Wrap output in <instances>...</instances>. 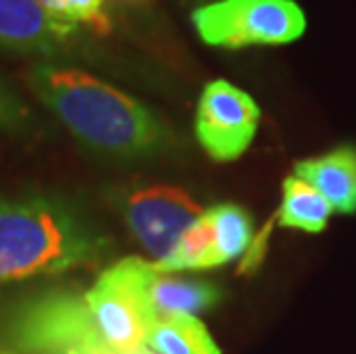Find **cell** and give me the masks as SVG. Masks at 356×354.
Wrapping results in <instances>:
<instances>
[{
  "mask_svg": "<svg viewBox=\"0 0 356 354\" xmlns=\"http://www.w3.org/2000/svg\"><path fill=\"white\" fill-rule=\"evenodd\" d=\"M26 86L97 159L159 161L179 147L177 134L163 115L86 70L42 60L30 65Z\"/></svg>",
  "mask_w": 356,
  "mask_h": 354,
  "instance_id": "cell-1",
  "label": "cell"
},
{
  "mask_svg": "<svg viewBox=\"0 0 356 354\" xmlns=\"http://www.w3.org/2000/svg\"><path fill=\"white\" fill-rule=\"evenodd\" d=\"M111 237L76 198L44 186L0 193V285L95 265Z\"/></svg>",
  "mask_w": 356,
  "mask_h": 354,
  "instance_id": "cell-2",
  "label": "cell"
},
{
  "mask_svg": "<svg viewBox=\"0 0 356 354\" xmlns=\"http://www.w3.org/2000/svg\"><path fill=\"white\" fill-rule=\"evenodd\" d=\"M0 354H115L104 341L86 290L44 288L0 311Z\"/></svg>",
  "mask_w": 356,
  "mask_h": 354,
  "instance_id": "cell-3",
  "label": "cell"
},
{
  "mask_svg": "<svg viewBox=\"0 0 356 354\" xmlns=\"http://www.w3.org/2000/svg\"><path fill=\"white\" fill-rule=\"evenodd\" d=\"M154 265L143 258H122L97 276L86 290L104 341L115 354H131L145 348L156 313L149 299Z\"/></svg>",
  "mask_w": 356,
  "mask_h": 354,
  "instance_id": "cell-4",
  "label": "cell"
},
{
  "mask_svg": "<svg viewBox=\"0 0 356 354\" xmlns=\"http://www.w3.org/2000/svg\"><path fill=\"white\" fill-rule=\"evenodd\" d=\"M191 24L216 49L283 47L306 33V14L294 0H214L195 7Z\"/></svg>",
  "mask_w": 356,
  "mask_h": 354,
  "instance_id": "cell-5",
  "label": "cell"
},
{
  "mask_svg": "<svg viewBox=\"0 0 356 354\" xmlns=\"http://www.w3.org/2000/svg\"><path fill=\"white\" fill-rule=\"evenodd\" d=\"M106 198L129 232L152 255V262L168 258L181 235L207 212V207L181 186L163 182L118 184L111 186Z\"/></svg>",
  "mask_w": 356,
  "mask_h": 354,
  "instance_id": "cell-6",
  "label": "cell"
},
{
  "mask_svg": "<svg viewBox=\"0 0 356 354\" xmlns=\"http://www.w3.org/2000/svg\"><path fill=\"white\" fill-rule=\"evenodd\" d=\"M260 124V106L248 92L228 81L202 88L195 108V138L214 161L239 159L251 147Z\"/></svg>",
  "mask_w": 356,
  "mask_h": 354,
  "instance_id": "cell-7",
  "label": "cell"
},
{
  "mask_svg": "<svg viewBox=\"0 0 356 354\" xmlns=\"http://www.w3.org/2000/svg\"><path fill=\"white\" fill-rule=\"evenodd\" d=\"M76 28L37 0H0V51L7 54L58 56L70 47Z\"/></svg>",
  "mask_w": 356,
  "mask_h": 354,
  "instance_id": "cell-8",
  "label": "cell"
},
{
  "mask_svg": "<svg viewBox=\"0 0 356 354\" xmlns=\"http://www.w3.org/2000/svg\"><path fill=\"white\" fill-rule=\"evenodd\" d=\"M294 175L313 184L331 202L333 212L356 214V147L343 145L313 159L297 161Z\"/></svg>",
  "mask_w": 356,
  "mask_h": 354,
  "instance_id": "cell-9",
  "label": "cell"
},
{
  "mask_svg": "<svg viewBox=\"0 0 356 354\" xmlns=\"http://www.w3.org/2000/svg\"><path fill=\"white\" fill-rule=\"evenodd\" d=\"M149 299H152L156 318L198 315L221 301V290L211 283L177 274H159L154 269V278L149 283Z\"/></svg>",
  "mask_w": 356,
  "mask_h": 354,
  "instance_id": "cell-10",
  "label": "cell"
},
{
  "mask_svg": "<svg viewBox=\"0 0 356 354\" xmlns=\"http://www.w3.org/2000/svg\"><path fill=\"white\" fill-rule=\"evenodd\" d=\"M145 345L156 354H221L209 329L195 315L156 318Z\"/></svg>",
  "mask_w": 356,
  "mask_h": 354,
  "instance_id": "cell-11",
  "label": "cell"
},
{
  "mask_svg": "<svg viewBox=\"0 0 356 354\" xmlns=\"http://www.w3.org/2000/svg\"><path fill=\"white\" fill-rule=\"evenodd\" d=\"M331 214H333L331 202L313 184L301 179L299 175L285 177L283 200H280V212H278V221L283 228L322 232L327 228Z\"/></svg>",
  "mask_w": 356,
  "mask_h": 354,
  "instance_id": "cell-12",
  "label": "cell"
},
{
  "mask_svg": "<svg viewBox=\"0 0 356 354\" xmlns=\"http://www.w3.org/2000/svg\"><path fill=\"white\" fill-rule=\"evenodd\" d=\"M211 230V267L239 258L251 246L253 223L244 207L221 202L204 212Z\"/></svg>",
  "mask_w": 356,
  "mask_h": 354,
  "instance_id": "cell-13",
  "label": "cell"
},
{
  "mask_svg": "<svg viewBox=\"0 0 356 354\" xmlns=\"http://www.w3.org/2000/svg\"><path fill=\"white\" fill-rule=\"evenodd\" d=\"M159 274H179L193 272V269H209L211 267V230L207 218L193 223L188 228L172 253L163 262H152Z\"/></svg>",
  "mask_w": 356,
  "mask_h": 354,
  "instance_id": "cell-14",
  "label": "cell"
},
{
  "mask_svg": "<svg viewBox=\"0 0 356 354\" xmlns=\"http://www.w3.org/2000/svg\"><path fill=\"white\" fill-rule=\"evenodd\" d=\"M42 122L10 81L0 77V136L28 140L40 136Z\"/></svg>",
  "mask_w": 356,
  "mask_h": 354,
  "instance_id": "cell-15",
  "label": "cell"
},
{
  "mask_svg": "<svg viewBox=\"0 0 356 354\" xmlns=\"http://www.w3.org/2000/svg\"><path fill=\"white\" fill-rule=\"evenodd\" d=\"M106 0H58V7L65 19L72 24H90L99 33H108V19L104 14Z\"/></svg>",
  "mask_w": 356,
  "mask_h": 354,
  "instance_id": "cell-16",
  "label": "cell"
},
{
  "mask_svg": "<svg viewBox=\"0 0 356 354\" xmlns=\"http://www.w3.org/2000/svg\"><path fill=\"white\" fill-rule=\"evenodd\" d=\"M42 7H47V10L51 12V14H56V17H60V19H65L63 17V12H60V7H58V0H37ZM70 21V19H67Z\"/></svg>",
  "mask_w": 356,
  "mask_h": 354,
  "instance_id": "cell-17",
  "label": "cell"
},
{
  "mask_svg": "<svg viewBox=\"0 0 356 354\" xmlns=\"http://www.w3.org/2000/svg\"><path fill=\"white\" fill-rule=\"evenodd\" d=\"M131 354H156V352H152V350H149L147 345H145V348H138V350L131 352Z\"/></svg>",
  "mask_w": 356,
  "mask_h": 354,
  "instance_id": "cell-18",
  "label": "cell"
}]
</instances>
